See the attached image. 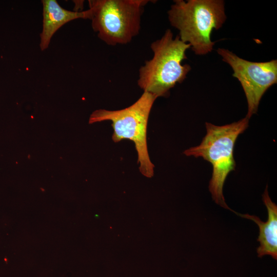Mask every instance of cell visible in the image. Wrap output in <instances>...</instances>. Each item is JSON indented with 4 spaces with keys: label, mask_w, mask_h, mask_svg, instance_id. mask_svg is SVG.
Instances as JSON below:
<instances>
[{
    "label": "cell",
    "mask_w": 277,
    "mask_h": 277,
    "mask_svg": "<svg viewBox=\"0 0 277 277\" xmlns=\"http://www.w3.org/2000/svg\"><path fill=\"white\" fill-rule=\"evenodd\" d=\"M146 0H90V19L98 37L109 45L126 44L138 33Z\"/></svg>",
    "instance_id": "obj_5"
},
{
    "label": "cell",
    "mask_w": 277,
    "mask_h": 277,
    "mask_svg": "<svg viewBox=\"0 0 277 277\" xmlns=\"http://www.w3.org/2000/svg\"><path fill=\"white\" fill-rule=\"evenodd\" d=\"M263 201L268 212L266 222L262 221L255 215L249 214L235 213L242 217L251 220L255 222L259 228L258 241L260 246L257 248L258 255L261 258L269 255L275 260L277 259V205L269 197L267 186L263 194Z\"/></svg>",
    "instance_id": "obj_8"
},
{
    "label": "cell",
    "mask_w": 277,
    "mask_h": 277,
    "mask_svg": "<svg viewBox=\"0 0 277 277\" xmlns=\"http://www.w3.org/2000/svg\"><path fill=\"white\" fill-rule=\"evenodd\" d=\"M43 29L40 34L42 51L48 48L54 34L64 25L78 18L90 19L89 9L72 11L62 8L56 0H43Z\"/></svg>",
    "instance_id": "obj_7"
},
{
    "label": "cell",
    "mask_w": 277,
    "mask_h": 277,
    "mask_svg": "<svg viewBox=\"0 0 277 277\" xmlns=\"http://www.w3.org/2000/svg\"><path fill=\"white\" fill-rule=\"evenodd\" d=\"M156 98L153 95L144 92L128 107L114 111L96 110L90 115L89 120V124L111 121L113 129L112 138L115 143L124 139L132 141L137 153L140 171L148 177L153 175L154 166L150 160L148 152L147 124L152 107Z\"/></svg>",
    "instance_id": "obj_4"
},
{
    "label": "cell",
    "mask_w": 277,
    "mask_h": 277,
    "mask_svg": "<svg viewBox=\"0 0 277 277\" xmlns=\"http://www.w3.org/2000/svg\"><path fill=\"white\" fill-rule=\"evenodd\" d=\"M217 53L233 70L232 76L240 82L248 104V119L256 113L265 92L277 83V60L254 62L242 58L233 52L219 48Z\"/></svg>",
    "instance_id": "obj_6"
},
{
    "label": "cell",
    "mask_w": 277,
    "mask_h": 277,
    "mask_svg": "<svg viewBox=\"0 0 277 277\" xmlns=\"http://www.w3.org/2000/svg\"><path fill=\"white\" fill-rule=\"evenodd\" d=\"M190 47L178 35L173 38L171 30L167 29L160 39L151 43L153 56L139 69L138 86L157 98L168 96L170 89L182 83L191 69L189 65H182Z\"/></svg>",
    "instance_id": "obj_1"
},
{
    "label": "cell",
    "mask_w": 277,
    "mask_h": 277,
    "mask_svg": "<svg viewBox=\"0 0 277 277\" xmlns=\"http://www.w3.org/2000/svg\"><path fill=\"white\" fill-rule=\"evenodd\" d=\"M248 123L246 117L223 126L206 122V134L200 144L184 152L186 156L201 157L211 164L209 190L212 197L217 204L234 212L225 202L223 189L228 175L235 168L233 151L236 140L247 128Z\"/></svg>",
    "instance_id": "obj_3"
},
{
    "label": "cell",
    "mask_w": 277,
    "mask_h": 277,
    "mask_svg": "<svg viewBox=\"0 0 277 277\" xmlns=\"http://www.w3.org/2000/svg\"><path fill=\"white\" fill-rule=\"evenodd\" d=\"M168 11L170 25L179 31V36L190 44L197 55L211 52L215 42L212 31L221 28L226 20L223 0H175Z\"/></svg>",
    "instance_id": "obj_2"
}]
</instances>
